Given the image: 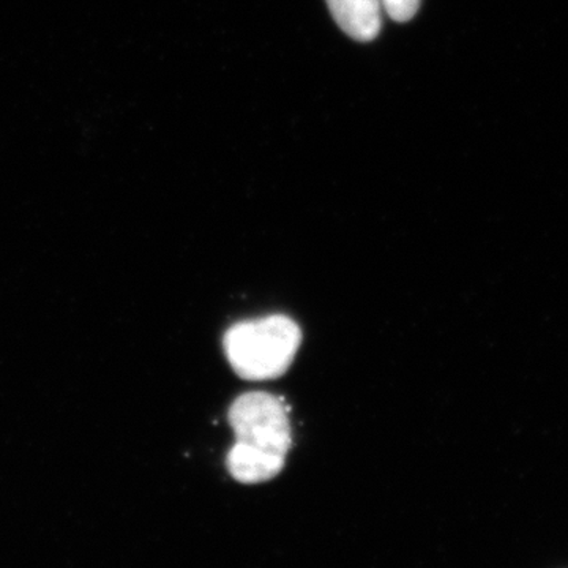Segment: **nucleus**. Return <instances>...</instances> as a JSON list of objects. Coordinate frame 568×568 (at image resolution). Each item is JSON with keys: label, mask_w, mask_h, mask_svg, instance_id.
Wrapping results in <instances>:
<instances>
[{"label": "nucleus", "mask_w": 568, "mask_h": 568, "mask_svg": "<svg viewBox=\"0 0 568 568\" xmlns=\"http://www.w3.org/2000/svg\"><path fill=\"white\" fill-rule=\"evenodd\" d=\"M336 24L357 41L375 40L383 24V0H327Z\"/></svg>", "instance_id": "obj_3"}, {"label": "nucleus", "mask_w": 568, "mask_h": 568, "mask_svg": "<svg viewBox=\"0 0 568 568\" xmlns=\"http://www.w3.org/2000/svg\"><path fill=\"white\" fill-rule=\"evenodd\" d=\"M223 345L239 376L246 381L276 379L293 364L302 345V331L291 317L267 316L233 325Z\"/></svg>", "instance_id": "obj_2"}, {"label": "nucleus", "mask_w": 568, "mask_h": 568, "mask_svg": "<svg viewBox=\"0 0 568 568\" xmlns=\"http://www.w3.org/2000/svg\"><path fill=\"white\" fill-rule=\"evenodd\" d=\"M283 399L265 392H248L230 407L235 444L227 454V470L245 485L264 484L282 473L293 444Z\"/></svg>", "instance_id": "obj_1"}, {"label": "nucleus", "mask_w": 568, "mask_h": 568, "mask_svg": "<svg viewBox=\"0 0 568 568\" xmlns=\"http://www.w3.org/2000/svg\"><path fill=\"white\" fill-rule=\"evenodd\" d=\"M422 0H383L388 17L396 22H407L416 17Z\"/></svg>", "instance_id": "obj_4"}]
</instances>
